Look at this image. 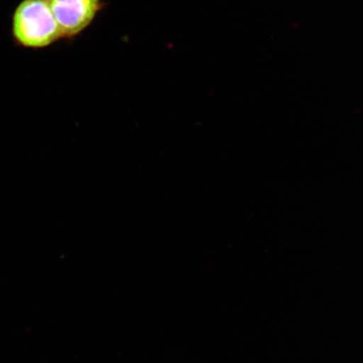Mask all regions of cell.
<instances>
[{"instance_id": "1", "label": "cell", "mask_w": 363, "mask_h": 363, "mask_svg": "<svg viewBox=\"0 0 363 363\" xmlns=\"http://www.w3.org/2000/svg\"><path fill=\"white\" fill-rule=\"evenodd\" d=\"M12 35L20 47L42 49L62 38L45 0H22L12 16Z\"/></svg>"}, {"instance_id": "2", "label": "cell", "mask_w": 363, "mask_h": 363, "mask_svg": "<svg viewBox=\"0 0 363 363\" xmlns=\"http://www.w3.org/2000/svg\"><path fill=\"white\" fill-rule=\"evenodd\" d=\"M62 38H72L92 23L101 11V0H45Z\"/></svg>"}]
</instances>
